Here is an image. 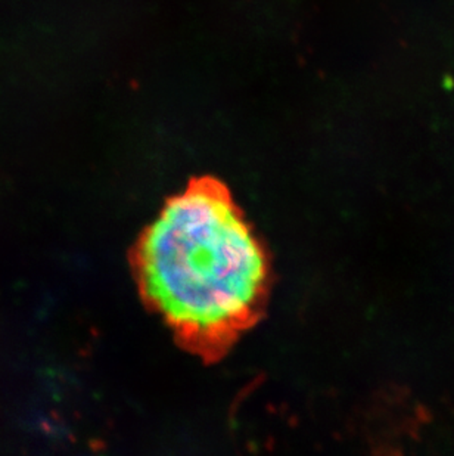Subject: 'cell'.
Masks as SVG:
<instances>
[{
  "label": "cell",
  "mask_w": 454,
  "mask_h": 456,
  "mask_svg": "<svg viewBox=\"0 0 454 456\" xmlns=\"http://www.w3.org/2000/svg\"><path fill=\"white\" fill-rule=\"evenodd\" d=\"M148 305L193 354H226L262 314L271 269L222 182L193 179L164 204L134 251Z\"/></svg>",
  "instance_id": "6da1fadb"
}]
</instances>
